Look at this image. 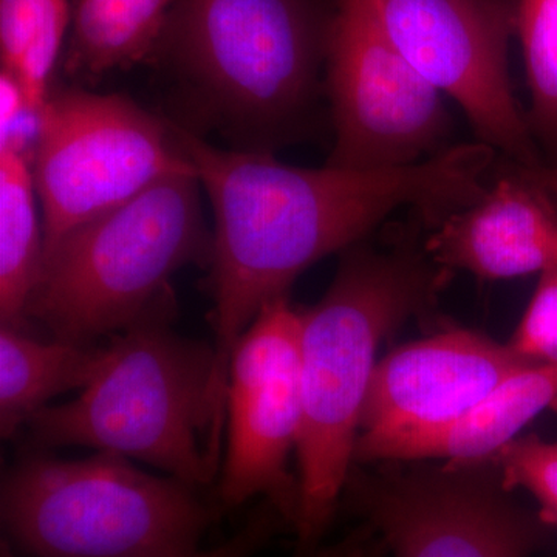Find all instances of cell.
Returning <instances> with one entry per match:
<instances>
[{"label": "cell", "mask_w": 557, "mask_h": 557, "mask_svg": "<svg viewBox=\"0 0 557 557\" xmlns=\"http://www.w3.org/2000/svg\"><path fill=\"white\" fill-rule=\"evenodd\" d=\"M172 126L214 218L209 292L215 397L225 413L234 347L267 304L288 296L319 260L368 239L398 209L437 228L485 194L496 159V150L475 141L399 170H309L271 152L215 148Z\"/></svg>", "instance_id": "obj_1"}, {"label": "cell", "mask_w": 557, "mask_h": 557, "mask_svg": "<svg viewBox=\"0 0 557 557\" xmlns=\"http://www.w3.org/2000/svg\"><path fill=\"white\" fill-rule=\"evenodd\" d=\"M450 277L416 239H366L341 252L325 295L300 311L298 557L318 552L341 508L381 343L434 309Z\"/></svg>", "instance_id": "obj_2"}, {"label": "cell", "mask_w": 557, "mask_h": 557, "mask_svg": "<svg viewBox=\"0 0 557 557\" xmlns=\"http://www.w3.org/2000/svg\"><path fill=\"white\" fill-rule=\"evenodd\" d=\"M335 3L177 0L156 61L199 127L233 149L271 152L317 123Z\"/></svg>", "instance_id": "obj_3"}, {"label": "cell", "mask_w": 557, "mask_h": 557, "mask_svg": "<svg viewBox=\"0 0 557 557\" xmlns=\"http://www.w3.org/2000/svg\"><path fill=\"white\" fill-rule=\"evenodd\" d=\"M168 289L110 336L108 358L78 397L27 421L33 446H84L119 454L194 487L219 475L226 417L215 397L214 346L172 329Z\"/></svg>", "instance_id": "obj_4"}, {"label": "cell", "mask_w": 557, "mask_h": 557, "mask_svg": "<svg viewBox=\"0 0 557 557\" xmlns=\"http://www.w3.org/2000/svg\"><path fill=\"white\" fill-rule=\"evenodd\" d=\"M196 172L170 175L62 237L44 259L27 319L51 338L97 344L131 325L190 263L211 262Z\"/></svg>", "instance_id": "obj_5"}, {"label": "cell", "mask_w": 557, "mask_h": 557, "mask_svg": "<svg viewBox=\"0 0 557 557\" xmlns=\"http://www.w3.org/2000/svg\"><path fill=\"white\" fill-rule=\"evenodd\" d=\"M0 518L3 537L28 557H189L215 509L182 480L97 450L22 458L3 474Z\"/></svg>", "instance_id": "obj_6"}, {"label": "cell", "mask_w": 557, "mask_h": 557, "mask_svg": "<svg viewBox=\"0 0 557 557\" xmlns=\"http://www.w3.org/2000/svg\"><path fill=\"white\" fill-rule=\"evenodd\" d=\"M494 461L355 465L341 505L394 557H531L552 528Z\"/></svg>", "instance_id": "obj_7"}, {"label": "cell", "mask_w": 557, "mask_h": 557, "mask_svg": "<svg viewBox=\"0 0 557 557\" xmlns=\"http://www.w3.org/2000/svg\"><path fill=\"white\" fill-rule=\"evenodd\" d=\"M33 177L46 252L70 231L134 199L153 183L194 171L172 121L121 95L69 87L40 109Z\"/></svg>", "instance_id": "obj_8"}, {"label": "cell", "mask_w": 557, "mask_h": 557, "mask_svg": "<svg viewBox=\"0 0 557 557\" xmlns=\"http://www.w3.org/2000/svg\"><path fill=\"white\" fill-rule=\"evenodd\" d=\"M325 97L335 132L329 166L399 170L453 148L445 95L388 42L362 0H336Z\"/></svg>", "instance_id": "obj_9"}, {"label": "cell", "mask_w": 557, "mask_h": 557, "mask_svg": "<svg viewBox=\"0 0 557 557\" xmlns=\"http://www.w3.org/2000/svg\"><path fill=\"white\" fill-rule=\"evenodd\" d=\"M388 42L457 102L478 141L534 170L537 146L509 76L516 0H362Z\"/></svg>", "instance_id": "obj_10"}, {"label": "cell", "mask_w": 557, "mask_h": 557, "mask_svg": "<svg viewBox=\"0 0 557 557\" xmlns=\"http://www.w3.org/2000/svg\"><path fill=\"white\" fill-rule=\"evenodd\" d=\"M300 311L288 296L267 304L245 330L230 361L225 458L219 500L231 509L262 496L292 531L299 480L288 461L298 449Z\"/></svg>", "instance_id": "obj_11"}, {"label": "cell", "mask_w": 557, "mask_h": 557, "mask_svg": "<svg viewBox=\"0 0 557 557\" xmlns=\"http://www.w3.org/2000/svg\"><path fill=\"white\" fill-rule=\"evenodd\" d=\"M528 364L509 344L460 327L394 348L373 370L355 465L383 463L399 443L448 426Z\"/></svg>", "instance_id": "obj_12"}, {"label": "cell", "mask_w": 557, "mask_h": 557, "mask_svg": "<svg viewBox=\"0 0 557 557\" xmlns=\"http://www.w3.org/2000/svg\"><path fill=\"white\" fill-rule=\"evenodd\" d=\"M423 242L429 258L483 281L541 274L557 263V205L515 163Z\"/></svg>", "instance_id": "obj_13"}, {"label": "cell", "mask_w": 557, "mask_h": 557, "mask_svg": "<svg viewBox=\"0 0 557 557\" xmlns=\"http://www.w3.org/2000/svg\"><path fill=\"white\" fill-rule=\"evenodd\" d=\"M557 403V364L531 362L512 373L474 408L431 434L399 443L384 458L392 461L483 463L519 437L544 410Z\"/></svg>", "instance_id": "obj_14"}, {"label": "cell", "mask_w": 557, "mask_h": 557, "mask_svg": "<svg viewBox=\"0 0 557 557\" xmlns=\"http://www.w3.org/2000/svg\"><path fill=\"white\" fill-rule=\"evenodd\" d=\"M108 346L40 339L25 329L0 330V434L16 437L40 409L65 392L83 391L100 373Z\"/></svg>", "instance_id": "obj_15"}, {"label": "cell", "mask_w": 557, "mask_h": 557, "mask_svg": "<svg viewBox=\"0 0 557 557\" xmlns=\"http://www.w3.org/2000/svg\"><path fill=\"white\" fill-rule=\"evenodd\" d=\"M177 0H75L64 69L76 79L153 61Z\"/></svg>", "instance_id": "obj_16"}, {"label": "cell", "mask_w": 557, "mask_h": 557, "mask_svg": "<svg viewBox=\"0 0 557 557\" xmlns=\"http://www.w3.org/2000/svg\"><path fill=\"white\" fill-rule=\"evenodd\" d=\"M46 259L42 209L32 161L0 150V321L25 329Z\"/></svg>", "instance_id": "obj_17"}, {"label": "cell", "mask_w": 557, "mask_h": 557, "mask_svg": "<svg viewBox=\"0 0 557 557\" xmlns=\"http://www.w3.org/2000/svg\"><path fill=\"white\" fill-rule=\"evenodd\" d=\"M70 22L67 0H0L2 69L20 79L25 101L35 112L49 97Z\"/></svg>", "instance_id": "obj_18"}, {"label": "cell", "mask_w": 557, "mask_h": 557, "mask_svg": "<svg viewBox=\"0 0 557 557\" xmlns=\"http://www.w3.org/2000/svg\"><path fill=\"white\" fill-rule=\"evenodd\" d=\"M516 36L522 46L533 138L557 166V0H516Z\"/></svg>", "instance_id": "obj_19"}, {"label": "cell", "mask_w": 557, "mask_h": 557, "mask_svg": "<svg viewBox=\"0 0 557 557\" xmlns=\"http://www.w3.org/2000/svg\"><path fill=\"white\" fill-rule=\"evenodd\" d=\"M508 490H523L536 500L537 512L557 530V442L536 435L512 440L493 458Z\"/></svg>", "instance_id": "obj_20"}, {"label": "cell", "mask_w": 557, "mask_h": 557, "mask_svg": "<svg viewBox=\"0 0 557 557\" xmlns=\"http://www.w3.org/2000/svg\"><path fill=\"white\" fill-rule=\"evenodd\" d=\"M539 276L533 298L508 344L528 361L557 364V263Z\"/></svg>", "instance_id": "obj_21"}, {"label": "cell", "mask_w": 557, "mask_h": 557, "mask_svg": "<svg viewBox=\"0 0 557 557\" xmlns=\"http://www.w3.org/2000/svg\"><path fill=\"white\" fill-rule=\"evenodd\" d=\"M284 527H288V523L278 515L277 509L263 500L244 528L233 537L219 547L199 552L189 557H252Z\"/></svg>", "instance_id": "obj_22"}, {"label": "cell", "mask_w": 557, "mask_h": 557, "mask_svg": "<svg viewBox=\"0 0 557 557\" xmlns=\"http://www.w3.org/2000/svg\"><path fill=\"white\" fill-rule=\"evenodd\" d=\"M370 536H372V531L368 527L359 525L357 530L351 531L350 534L341 539L336 544L319 548L311 557H354L359 548L369 541Z\"/></svg>", "instance_id": "obj_23"}, {"label": "cell", "mask_w": 557, "mask_h": 557, "mask_svg": "<svg viewBox=\"0 0 557 557\" xmlns=\"http://www.w3.org/2000/svg\"><path fill=\"white\" fill-rule=\"evenodd\" d=\"M519 168L527 177H530L534 183H537V185L541 186V188L544 189L557 205V166L544 163L539 168H534V170H528V168L522 166Z\"/></svg>", "instance_id": "obj_24"}, {"label": "cell", "mask_w": 557, "mask_h": 557, "mask_svg": "<svg viewBox=\"0 0 557 557\" xmlns=\"http://www.w3.org/2000/svg\"><path fill=\"white\" fill-rule=\"evenodd\" d=\"M386 553L387 549L384 547L383 542L375 534H372L354 557H386Z\"/></svg>", "instance_id": "obj_25"}, {"label": "cell", "mask_w": 557, "mask_h": 557, "mask_svg": "<svg viewBox=\"0 0 557 557\" xmlns=\"http://www.w3.org/2000/svg\"><path fill=\"white\" fill-rule=\"evenodd\" d=\"M0 557H17L16 552L5 537H2V542H0Z\"/></svg>", "instance_id": "obj_26"}]
</instances>
